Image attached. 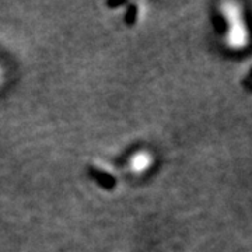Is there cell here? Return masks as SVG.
Returning a JSON list of instances; mask_svg holds the SVG:
<instances>
[{"mask_svg":"<svg viewBox=\"0 0 252 252\" xmlns=\"http://www.w3.org/2000/svg\"><path fill=\"white\" fill-rule=\"evenodd\" d=\"M152 164V156L146 152H140V153L135 154L130 160V170L135 174H142V172L147 171L149 167Z\"/></svg>","mask_w":252,"mask_h":252,"instance_id":"cell-1","label":"cell"},{"mask_svg":"<svg viewBox=\"0 0 252 252\" xmlns=\"http://www.w3.org/2000/svg\"><path fill=\"white\" fill-rule=\"evenodd\" d=\"M0 79H1V72H0Z\"/></svg>","mask_w":252,"mask_h":252,"instance_id":"cell-2","label":"cell"}]
</instances>
